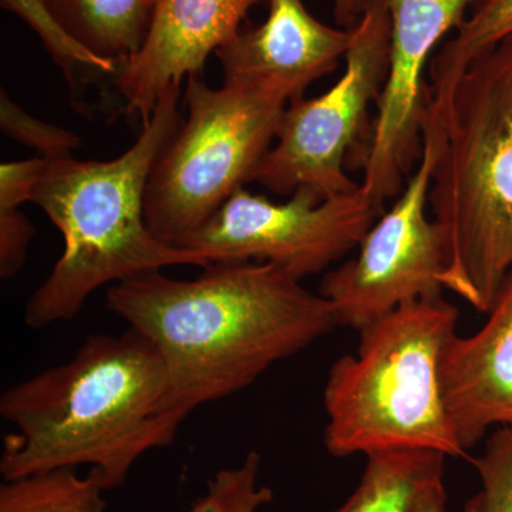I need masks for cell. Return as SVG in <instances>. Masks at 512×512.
I'll use <instances>...</instances> for the list:
<instances>
[{
	"instance_id": "cell-1",
	"label": "cell",
	"mask_w": 512,
	"mask_h": 512,
	"mask_svg": "<svg viewBox=\"0 0 512 512\" xmlns=\"http://www.w3.org/2000/svg\"><path fill=\"white\" fill-rule=\"evenodd\" d=\"M106 308L156 346L188 414L247 389L336 326L319 293L265 262H212L195 279L148 272L109 286Z\"/></svg>"
},
{
	"instance_id": "cell-2",
	"label": "cell",
	"mask_w": 512,
	"mask_h": 512,
	"mask_svg": "<svg viewBox=\"0 0 512 512\" xmlns=\"http://www.w3.org/2000/svg\"><path fill=\"white\" fill-rule=\"evenodd\" d=\"M0 416L3 481L60 468H99L109 490L170 446L190 414L175 400L156 346L136 329L90 336L72 359L9 387Z\"/></svg>"
},
{
	"instance_id": "cell-3",
	"label": "cell",
	"mask_w": 512,
	"mask_h": 512,
	"mask_svg": "<svg viewBox=\"0 0 512 512\" xmlns=\"http://www.w3.org/2000/svg\"><path fill=\"white\" fill-rule=\"evenodd\" d=\"M178 104L180 86L173 84L144 120L137 140L113 160H46L32 202L59 229L64 248L26 303L29 328L45 329L76 318L103 286L168 266L210 265L197 252L161 242L144 215L151 170L184 120Z\"/></svg>"
},
{
	"instance_id": "cell-4",
	"label": "cell",
	"mask_w": 512,
	"mask_h": 512,
	"mask_svg": "<svg viewBox=\"0 0 512 512\" xmlns=\"http://www.w3.org/2000/svg\"><path fill=\"white\" fill-rule=\"evenodd\" d=\"M443 119L429 198L446 252L440 282L488 313L512 274V36L464 70Z\"/></svg>"
},
{
	"instance_id": "cell-5",
	"label": "cell",
	"mask_w": 512,
	"mask_h": 512,
	"mask_svg": "<svg viewBox=\"0 0 512 512\" xmlns=\"http://www.w3.org/2000/svg\"><path fill=\"white\" fill-rule=\"evenodd\" d=\"M458 312L443 296L407 303L359 330L355 355L330 367L325 447L333 457L433 450L464 457L440 389V356L457 333Z\"/></svg>"
},
{
	"instance_id": "cell-6",
	"label": "cell",
	"mask_w": 512,
	"mask_h": 512,
	"mask_svg": "<svg viewBox=\"0 0 512 512\" xmlns=\"http://www.w3.org/2000/svg\"><path fill=\"white\" fill-rule=\"evenodd\" d=\"M185 104L187 120L158 156L144 200L150 231L180 249L252 183L288 101L251 87L211 89L197 74L188 77Z\"/></svg>"
},
{
	"instance_id": "cell-7",
	"label": "cell",
	"mask_w": 512,
	"mask_h": 512,
	"mask_svg": "<svg viewBox=\"0 0 512 512\" xmlns=\"http://www.w3.org/2000/svg\"><path fill=\"white\" fill-rule=\"evenodd\" d=\"M443 141V116L427 103L420 160L402 194L367 231L359 254L320 282L336 326L359 332L407 303L443 296V235L427 217Z\"/></svg>"
},
{
	"instance_id": "cell-8",
	"label": "cell",
	"mask_w": 512,
	"mask_h": 512,
	"mask_svg": "<svg viewBox=\"0 0 512 512\" xmlns=\"http://www.w3.org/2000/svg\"><path fill=\"white\" fill-rule=\"evenodd\" d=\"M352 30L345 72L322 96L289 103L276 143L262 157L252 183L281 195L309 188L323 200L359 188L346 174L345 161L389 70L390 16L384 0H366Z\"/></svg>"
},
{
	"instance_id": "cell-9",
	"label": "cell",
	"mask_w": 512,
	"mask_h": 512,
	"mask_svg": "<svg viewBox=\"0 0 512 512\" xmlns=\"http://www.w3.org/2000/svg\"><path fill=\"white\" fill-rule=\"evenodd\" d=\"M384 212L362 188L323 200L298 188L278 204L244 188L188 242L212 262H265L302 281L359 247Z\"/></svg>"
},
{
	"instance_id": "cell-10",
	"label": "cell",
	"mask_w": 512,
	"mask_h": 512,
	"mask_svg": "<svg viewBox=\"0 0 512 512\" xmlns=\"http://www.w3.org/2000/svg\"><path fill=\"white\" fill-rule=\"evenodd\" d=\"M390 16L389 70L377 100L360 188L377 204L399 197L419 163L429 103L426 69L441 40L477 0H384Z\"/></svg>"
},
{
	"instance_id": "cell-11",
	"label": "cell",
	"mask_w": 512,
	"mask_h": 512,
	"mask_svg": "<svg viewBox=\"0 0 512 512\" xmlns=\"http://www.w3.org/2000/svg\"><path fill=\"white\" fill-rule=\"evenodd\" d=\"M268 5L264 23L239 30L215 56L227 86L251 87L292 103L338 69L353 30L319 22L303 0H268Z\"/></svg>"
},
{
	"instance_id": "cell-12",
	"label": "cell",
	"mask_w": 512,
	"mask_h": 512,
	"mask_svg": "<svg viewBox=\"0 0 512 512\" xmlns=\"http://www.w3.org/2000/svg\"><path fill=\"white\" fill-rule=\"evenodd\" d=\"M262 0H156L143 45L121 64L116 86L128 114L151 116L170 86L204 70Z\"/></svg>"
},
{
	"instance_id": "cell-13",
	"label": "cell",
	"mask_w": 512,
	"mask_h": 512,
	"mask_svg": "<svg viewBox=\"0 0 512 512\" xmlns=\"http://www.w3.org/2000/svg\"><path fill=\"white\" fill-rule=\"evenodd\" d=\"M439 376L448 419L466 453L493 427L512 429V274L483 328L448 340Z\"/></svg>"
},
{
	"instance_id": "cell-14",
	"label": "cell",
	"mask_w": 512,
	"mask_h": 512,
	"mask_svg": "<svg viewBox=\"0 0 512 512\" xmlns=\"http://www.w3.org/2000/svg\"><path fill=\"white\" fill-rule=\"evenodd\" d=\"M43 3L79 42L121 66L143 45L156 0H43Z\"/></svg>"
},
{
	"instance_id": "cell-15",
	"label": "cell",
	"mask_w": 512,
	"mask_h": 512,
	"mask_svg": "<svg viewBox=\"0 0 512 512\" xmlns=\"http://www.w3.org/2000/svg\"><path fill=\"white\" fill-rule=\"evenodd\" d=\"M360 483L332 512H416L421 488L443 476L446 456L433 450L367 454Z\"/></svg>"
},
{
	"instance_id": "cell-16",
	"label": "cell",
	"mask_w": 512,
	"mask_h": 512,
	"mask_svg": "<svg viewBox=\"0 0 512 512\" xmlns=\"http://www.w3.org/2000/svg\"><path fill=\"white\" fill-rule=\"evenodd\" d=\"M512 36V0H477L456 35L434 53L429 66V101L441 116L464 70L477 57Z\"/></svg>"
},
{
	"instance_id": "cell-17",
	"label": "cell",
	"mask_w": 512,
	"mask_h": 512,
	"mask_svg": "<svg viewBox=\"0 0 512 512\" xmlns=\"http://www.w3.org/2000/svg\"><path fill=\"white\" fill-rule=\"evenodd\" d=\"M109 491L99 468L79 476L60 468L5 481L0 485V512H106Z\"/></svg>"
},
{
	"instance_id": "cell-18",
	"label": "cell",
	"mask_w": 512,
	"mask_h": 512,
	"mask_svg": "<svg viewBox=\"0 0 512 512\" xmlns=\"http://www.w3.org/2000/svg\"><path fill=\"white\" fill-rule=\"evenodd\" d=\"M2 6L16 13L35 30L50 55L66 73L67 80L74 82L77 70L113 76L116 79L120 64L104 59L76 39L63 23L53 15L43 0H2Z\"/></svg>"
},
{
	"instance_id": "cell-19",
	"label": "cell",
	"mask_w": 512,
	"mask_h": 512,
	"mask_svg": "<svg viewBox=\"0 0 512 512\" xmlns=\"http://www.w3.org/2000/svg\"><path fill=\"white\" fill-rule=\"evenodd\" d=\"M261 463L259 453L249 451L239 466L222 468L187 512H259L274 500V491L258 483Z\"/></svg>"
},
{
	"instance_id": "cell-20",
	"label": "cell",
	"mask_w": 512,
	"mask_h": 512,
	"mask_svg": "<svg viewBox=\"0 0 512 512\" xmlns=\"http://www.w3.org/2000/svg\"><path fill=\"white\" fill-rule=\"evenodd\" d=\"M480 490L460 512H512V429L491 434L481 456L474 460Z\"/></svg>"
},
{
	"instance_id": "cell-21",
	"label": "cell",
	"mask_w": 512,
	"mask_h": 512,
	"mask_svg": "<svg viewBox=\"0 0 512 512\" xmlns=\"http://www.w3.org/2000/svg\"><path fill=\"white\" fill-rule=\"evenodd\" d=\"M0 127L6 136L33 148L43 160L72 156L82 146V138L73 131L36 119L18 106L9 94L0 93Z\"/></svg>"
},
{
	"instance_id": "cell-22",
	"label": "cell",
	"mask_w": 512,
	"mask_h": 512,
	"mask_svg": "<svg viewBox=\"0 0 512 512\" xmlns=\"http://www.w3.org/2000/svg\"><path fill=\"white\" fill-rule=\"evenodd\" d=\"M35 228L20 208H0V276L13 278L23 264Z\"/></svg>"
},
{
	"instance_id": "cell-23",
	"label": "cell",
	"mask_w": 512,
	"mask_h": 512,
	"mask_svg": "<svg viewBox=\"0 0 512 512\" xmlns=\"http://www.w3.org/2000/svg\"><path fill=\"white\" fill-rule=\"evenodd\" d=\"M45 164L46 160L35 157L0 165V208H20L32 201Z\"/></svg>"
},
{
	"instance_id": "cell-24",
	"label": "cell",
	"mask_w": 512,
	"mask_h": 512,
	"mask_svg": "<svg viewBox=\"0 0 512 512\" xmlns=\"http://www.w3.org/2000/svg\"><path fill=\"white\" fill-rule=\"evenodd\" d=\"M443 476L433 478L421 488L416 512H447Z\"/></svg>"
},
{
	"instance_id": "cell-25",
	"label": "cell",
	"mask_w": 512,
	"mask_h": 512,
	"mask_svg": "<svg viewBox=\"0 0 512 512\" xmlns=\"http://www.w3.org/2000/svg\"><path fill=\"white\" fill-rule=\"evenodd\" d=\"M335 2V19L345 29H353L359 22L366 0H333Z\"/></svg>"
}]
</instances>
